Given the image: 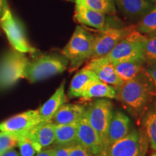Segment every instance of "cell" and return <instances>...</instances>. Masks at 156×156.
I'll return each mask as SVG.
<instances>
[{
  "label": "cell",
  "mask_w": 156,
  "mask_h": 156,
  "mask_svg": "<svg viewBox=\"0 0 156 156\" xmlns=\"http://www.w3.org/2000/svg\"><path fill=\"white\" fill-rule=\"evenodd\" d=\"M85 67L92 70L99 80L112 85L116 89L123 83L116 73L114 64L106 56L90 58Z\"/></svg>",
  "instance_id": "obj_12"
},
{
  "label": "cell",
  "mask_w": 156,
  "mask_h": 156,
  "mask_svg": "<svg viewBox=\"0 0 156 156\" xmlns=\"http://www.w3.org/2000/svg\"><path fill=\"white\" fill-rule=\"evenodd\" d=\"M41 122L38 110H29L12 116L0 124V132L20 138Z\"/></svg>",
  "instance_id": "obj_10"
},
{
  "label": "cell",
  "mask_w": 156,
  "mask_h": 156,
  "mask_svg": "<svg viewBox=\"0 0 156 156\" xmlns=\"http://www.w3.org/2000/svg\"><path fill=\"white\" fill-rule=\"evenodd\" d=\"M147 1H148V2H151V3H156V0H147Z\"/></svg>",
  "instance_id": "obj_37"
},
{
  "label": "cell",
  "mask_w": 156,
  "mask_h": 156,
  "mask_svg": "<svg viewBox=\"0 0 156 156\" xmlns=\"http://www.w3.org/2000/svg\"><path fill=\"white\" fill-rule=\"evenodd\" d=\"M27 135L34 144L37 153H39L55 142V124L52 122H41Z\"/></svg>",
  "instance_id": "obj_13"
},
{
  "label": "cell",
  "mask_w": 156,
  "mask_h": 156,
  "mask_svg": "<svg viewBox=\"0 0 156 156\" xmlns=\"http://www.w3.org/2000/svg\"><path fill=\"white\" fill-rule=\"evenodd\" d=\"M76 143L86 148L93 155L106 151V146L102 140L90 125L85 115L77 123Z\"/></svg>",
  "instance_id": "obj_11"
},
{
  "label": "cell",
  "mask_w": 156,
  "mask_h": 156,
  "mask_svg": "<svg viewBox=\"0 0 156 156\" xmlns=\"http://www.w3.org/2000/svg\"><path fill=\"white\" fill-rule=\"evenodd\" d=\"M17 146L20 150V156H36L38 153L35 149L34 144L28 135L20 138Z\"/></svg>",
  "instance_id": "obj_28"
},
{
  "label": "cell",
  "mask_w": 156,
  "mask_h": 156,
  "mask_svg": "<svg viewBox=\"0 0 156 156\" xmlns=\"http://www.w3.org/2000/svg\"><path fill=\"white\" fill-rule=\"evenodd\" d=\"M33 54L27 63L24 78L31 83L44 80L51 77L64 73L69 61L62 54L56 53Z\"/></svg>",
  "instance_id": "obj_1"
},
{
  "label": "cell",
  "mask_w": 156,
  "mask_h": 156,
  "mask_svg": "<svg viewBox=\"0 0 156 156\" xmlns=\"http://www.w3.org/2000/svg\"><path fill=\"white\" fill-rule=\"evenodd\" d=\"M145 62L138 60L120 62L114 64L115 71L122 82L131 80L144 70Z\"/></svg>",
  "instance_id": "obj_21"
},
{
  "label": "cell",
  "mask_w": 156,
  "mask_h": 156,
  "mask_svg": "<svg viewBox=\"0 0 156 156\" xmlns=\"http://www.w3.org/2000/svg\"><path fill=\"white\" fill-rule=\"evenodd\" d=\"M28 58L25 54L11 48L0 57V90H7L16 84L24 73Z\"/></svg>",
  "instance_id": "obj_4"
},
{
  "label": "cell",
  "mask_w": 156,
  "mask_h": 156,
  "mask_svg": "<svg viewBox=\"0 0 156 156\" xmlns=\"http://www.w3.org/2000/svg\"><path fill=\"white\" fill-rule=\"evenodd\" d=\"M20 138L5 132H0V155L18 145Z\"/></svg>",
  "instance_id": "obj_27"
},
{
  "label": "cell",
  "mask_w": 156,
  "mask_h": 156,
  "mask_svg": "<svg viewBox=\"0 0 156 156\" xmlns=\"http://www.w3.org/2000/svg\"><path fill=\"white\" fill-rule=\"evenodd\" d=\"M129 119L122 112L116 111L112 113L107 132L106 147L112 145L115 142L127 135L129 132Z\"/></svg>",
  "instance_id": "obj_14"
},
{
  "label": "cell",
  "mask_w": 156,
  "mask_h": 156,
  "mask_svg": "<svg viewBox=\"0 0 156 156\" xmlns=\"http://www.w3.org/2000/svg\"><path fill=\"white\" fill-rule=\"evenodd\" d=\"M153 90V85L143 70L134 79L123 82L116 89V98L129 108L140 109L149 101Z\"/></svg>",
  "instance_id": "obj_2"
},
{
  "label": "cell",
  "mask_w": 156,
  "mask_h": 156,
  "mask_svg": "<svg viewBox=\"0 0 156 156\" xmlns=\"http://www.w3.org/2000/svg\"><path fill=\"white\" fill-rule=\"evenodd\" d=\"M8 10H9V7L7 0H0V17Z\"/></svg>",
  "instance_id": "obj_32"
},
{
  "label": "cell",
  "mask_w": 156,
  "mask_h": 156,
  "mask_svg": "<svg viewBox=\"0 0 156 156\" xmlns=\"http://www.w3.org/2000/svg\"><path fill=\"white\" fill-rule=\"evenodd\" d=\"M75 5H82L104 15H114L116 7L108 0H75Z\"/></svg>",
  "instance_id": "obj_23"
},
{
  "label": "cell",
  "mask_w": 156,
  "mask_h": 156,
  "mask_svg": "<svg viewBox=\"0 0 156 156\" xmlns=\"http://www.w3.org/2000/svg\"><path fill=\"white\" fill-rule=\"evenodd\" d=\"M85 107L79 104H64L52 119L54 124H77L85 114Z\"/></svg>",
  "instance_id": "obj_19"
},
{
  "label": "cell",
  "mask_w": 156,
  "mask_h": 156,
  "mask_svg": "<svg viewBox=\"0 0 156 156\" xmlns=\"http://www.w3.org/2000/svg\"><path fill=\"white\" fill-rule=\"evenodd\" d=\"M99 80L92 70L87 67L77 72L70 83L68 95L70 98H80L81 95L91 84Z\"/></svg>",
  "instance_id": "obj_17"
},
{
  "label": "cell",
  "mask_w": 156,
  "mask_h": 156,
  "mask_svg": "<svg viewBox=\"0 0 156 156\" xmlns=\"http://www.w3.org/2000/svg\"><path fill=\"white\" fill-rule=\"evenodd\" d=\"M135 29L143 35H149L156 33V5L140 18L136 25Z\"/></svg>",
  "instance_id": "obj_24"
},
{
  "label": "cell",
  "mask_w": 156,
  "mask_h": 156,
  "mask_svg": "<svg viewBox=\"0 0 156 156\" xmlns=\"http://www.w3.org/2000/svg\"><path fill=\"white\" fill-rule=\"evenodd\" d=\"M94 42L95 35L82 25H77L61 54L69 61L72 69H77L92 57Z\"/></svg>",
  "instance_id": "obj_3"
},
{
  "label": "cell",
  "mask_w": 156,
  "mask_h": 156,
  "mask_svg": "<svg viewBox=\"0 0 156 156\" xmlns=\"http://www.w3.org/2000/svg\"><path fill=\"white\" fill-rule=\"evenodd\" d=\"M36 156H54V148L43 150V151L37 153Z\"/></svg>",
  "instance_id": "obj_33"
},
{
  "label": "cell",
  "mask_w": 156,
  "mask_h": 156,
  "mask_svg": "<svg viewBox=\"0 0 156 156\" xmlns=\"http://www.w3.org/2000/svg\"><path fill=\"white\" fill-rule=\"evenodd\" d=\"M146 41L147 36L135 29L124 37L106 56L113 64L132 60L145 62L144 49Z\"/></svg>",
  "instance_id": "obj_5"
},
{
  "label": "cell",
  "mask_w": 156,
  "mask_h": 156,
  "mask_svg": "<svg viewBox=\"0 0 156 156\" xmlns=\"http://www.w3.org/2000/svg\"><path fill=\"white\" fill-rule=\"evenodd\" d=\"M146 136L150 145L156 151V108L150 111L144 119Z\"/></svg>",
  "instance_id": "obj_25"
},
{
  "label": "cell",
  "mask_w": 156,
  "mask_h": 156,
  "mask_svg": "<svg viewBox=\"0 0 156 156\" xmlns=\"http://www.w3.org/2000/svg\"><path fill=\"white\" fill-rule=\"evenodd\" d=\"M65 81L60 84L53 95L39 108L38 113L41 122H52V119L57 111L65 103Z\"/></svg>",
  "instance_id": "obj_15"
},
{
  "label": "cell",
  "mask_w": 156,
  "mask_h": 156,
  "mask_svg": "<svg viewBox=\"0 0 156 156\" xmlns=\"http://www.w3.org/2000/svg\"><path fill=\"white\" fill-rule=\"evenodd\" d=\"M144 72L153 85L154 90H156V64L147 66L144 69Z\"/></svg>",
  "instance_id": "obj_30"
},
{
  "label": "cell",
  "mask_w": 156,
  "mask_h": 156,
  "mask_svg": "<svg viewBox=\"0 0 156 156\" xmlns=\"http://www.w3.org/2000/svg\"><path fill=\"white\" fill-rule=\"evenodd\" d=\"M0 27L5 31L12 48L23 54L36 53L37 50L27 40L22 25L13 16L10 9L0 17Z\"/></svg>",
  "instance_id": "obj_7"
},
{
  "label": "cell",
  "mask_w": 156,
  "mask_h": 156,
  "mask_svg": "<svg viewBox=\"0 0 156 156\" xmlns=\"http://www.w3.org/2000/svg\"><path fill=\"white\" fill-rule=\"evenodd\" d=\"M84 115L106 146L107 132L112 116V102L106 98L97 99L86 108Z\"/></svg>",
  "instance_id": "obj_6"
},
{
  "label": "cell",
  "mask_w": 156,
  "mask_h": 156,
  "mask_svg": "<svg viewBox=\"0 0 156 156\" xmlns=\"http://www.w3.org/2000/svg\"><path fill=\"white\" fill-rule=\"evenodd\" d=\"M151 156H156V151H154L153 153L151 154Z\"/></svg>",
  "instance_id": "obj_38"
},
{
  "label": "cell",
  "mask_w": 156,
  "mask_h": 156,
  "mask_svg": "<svg viewBox=\"0 0 156 156\" xmlns=\"http://www.w3.org/2000/svg\"><path fill=\"white\" fill-rule=\"evenodd\" d=\"M122 14L131 19L141 18L153 7V4L147 0H115Z\"/></svg>",
  "instance_id": "obj_18"
},
{
  "label": "cell",
  "mask_w": 156,
  "mask_h": 156,
  "mask_svg": "<svg viewBox=\"0 0 156 156\" xmlns=\"http://www.w3.org/2000/svg\"><path fill=\"white\" fill-rule=\"evenodd\" d=\"M0 156H20V154L14 148V149L9 150L8 151L5 152V153L1 154Z\"/></svg>",
  "instance_id": "obj_34"
},
{
  "label": "cell",
  "mask_w": 156,
  "mask_h": 156,
  "mask_svg": "<svg viewBox=\"0 0 156 156\" xmlns=\"http://www.w3.org/2000/svg\"><path fill=\"white\" fill-rule=\"evenodd\" d=\"M116 89L100 80L91 84L83 93L80 98L84 101L93 98H116Z\"/></svg>",
  "instance_id": "obj_20"
},
{
  "label": "cell",
  "mask_w": 156,
  "mask_h": 156,
  "mask_svg": "<svg viewBox=\"0 0 156 156\" xmlns=\"http://www.w3.org/2000/svg\"><path fill=\"white\" fill-rule=\"evenodd\" d=\"M69 156H93L88 150L78 143L69 146Z\"/></svg>",
  "instance_id": "obj_29"
},
{
  "label": "cell",
  "mask_w": 156,
  "mask_h": 156,
  "mask_svg": "<svg viewBox=\"0 0 156 156\" xmlns=\"http://www.w3.org/2000/svg\"><path fill=\"white\" fill-rule=\"evenodd\" d=\"M75 20L82 25L95 28L100 31L108 28L106 15L82 5H75Z\"/></svg>",
  "instance_id": "obj_16"
},
{
  "label": "cell",
  "mask_w": 156,
  "mask_h": 156,
  "mask_svg": "<svg viewBox=\"0 0 156 156\" xmlns=\"http://www.w3.org/2000/svg\"><path fill=\"white\" fill-rule=\"evenodd\" d=\"M93 156H108V155H107L106 151H103L100 153H98V154H96V155H94Z\"/></svg>",
  "instance_id": "obj_35"
},
{
  "label": "cell",
  "mask_w": 156,
  "mask_h": 156,
  "mask_svg": "<svg viewBox=\"0 0 156 156\" xmlns=\"http://www.w3.org/2000/svg\"><path fill=\"white\" fill-rule=\"evenodd\" d=\"M135 27L136 25H131L122 28H108L95 35L94 47L91 58L108 55L124 37L135 30Z\"/></svg>",
  "instance_id": "obj_9"
},
{
  "label": "cell",
  "mask_w": 156,
  "mask_h": 156,
  "mask_svg": "<svg viewBox=\"0 0 156 156\" xmlns=\"http://www.w3.org/2000/svg\"><path fill=\"white\" fill-rule=\"evenodd\" d=\"M110 3H112V5H115V0H108Z\"/></svg>",
  "instance_id": "obj_36"
},
{
  "label": "cell",
  "mask_w": 156,
  "mask_h": 156,
  "mask_svg": "<svg viewBox=\"0 0 156 156\" xmlns=\"http://www.w3.org/2000/svg\"><path fill=\"white\" fill-rule=\"evenodd\" d=\"M77 123L73 124H55L56 145L70 146L76 143Z\"/></svg>",
  "instance_id": "obj_22"
},
{
  "label": "cell",
  "mask_w": 156,
  "mask_h": 156,
  "mask_svg": "<svg viewBox=\"0 0 156 156\" xmlns=\"http://www.w3.org/2000/svg\"><path fill=\"white\" fill-rule=\"evenodd\" d=\"M0 36H1V31H0Z\"/></svg>",
  "instance_id": "obj_39"
},
{
  "label": "cell",
  "mask_w": 156,
  "mask_h": 156,
  "mask_svg": "<svg viewBox=\"0 0 156 156\" xmlns=\"http://www.w3.org/2000/svg\"><path fill=\"white\" fill-rule=\"evenodd\" d=\"M154 34H155V33H154Z\"/></svg>",
  "instance_id": "obj_40"
},
{
  "label": "cell",
  "mask_w": 156,
  "mask_h": 156,
  "mask_svg": "<svg viewBox=\"0 0 156 156\" xmlns=\"http://www.w3.org/2000/svg\"><path fill=\"white\" fill-rule=\"evenodd\" d=\"M69 146L56 145L54 147V156H69Z\"/></svg>",
  "instance_id": "obj_31"
},
{
  "label": "cell",
  "mask_w": 156,
  "mask_h": 156,
  "mask_svg": "<svg viewBox=\"0 0 156 156\" xmlns=\"http://www.w3.org/2000/svg\"><path fill=\"white\" fill-rule=\"evenodd\" d=\"M144 59L148 66L156 64V33L147 35V41L144 49Z\"/></svg>",
  "instance_id": "obj_26"
},
{
  "label": "cell",
  "mask_w": 156,
  "mask_h": 156,
  "mask_svg": "<svg viewBox=\"0 0 156 156\" xmlns=\"http://www.w3.org/2000/svg\"><path fill=\"white\" fill-rule=\"evenodd\" d=\"M147 139L136 129L129 132L122 139L106 148L108 156H145Z\"/></svg>",
  "instance_id": "obj_8"
}]
</instances>
